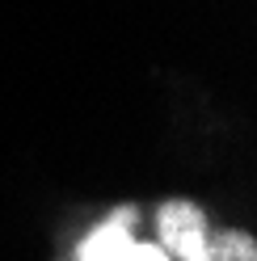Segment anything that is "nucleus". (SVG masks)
<instances>
[{"label": "nucleus", "instance_id": "1", "mask_svg": "<svg viewBox=\"0 0 257 261\" xmlns=\"http://www.w3.org/2000/svg\"><path fill=\"white\" fill-rule=\"evenodd\" d=\"M160 240H165V253L177 261H207L211 232H207V219L198 206L165 202V211H160Z\"/></svg>", "mask_w": 257, "mask_h": 261}, {"label": "nucleus", "instance_id": "2", "mask_svg": "<svg viewBox=\"0 0 257 261\" xmlns=\"http://www.w3.org/2000/svg\"><path fill=\"white\" fill-rule=\"evenodd\" d=\"M131 223H135V211H114V219L101 223L97 232L85 240L80 261H126V249H131Z\"/></svg>", "mask_w": 257, "mask_h": 261}, {"label": "nucleus", "instance_id": "3", "mask_svg": "<svg viewBox=\"0 0 257 261\" xmlns=\"http://www.w3.org/2000/svg\"><path fill=\"white\" fill-rule=\"evenodd\" d=\"M207 261H257L249 232H219L207 244Z\"/></svg>", "mask_w": 257, "mask_h": 261}, {"label": "nucleus", "instance_id": "4", "mask_svg": "<svg viewBox=\"0 0 257 261\" xmlns=\"http://www.w3.org/2000/svg\"><path fill=\"white\" fill-rule=\"evenodd\" d=\"M126 261H173V257H169L165 249H156V244H135V240H131Z\"/></svg>", "mask_w": 257, "mask_h": 261}]
</instances>
